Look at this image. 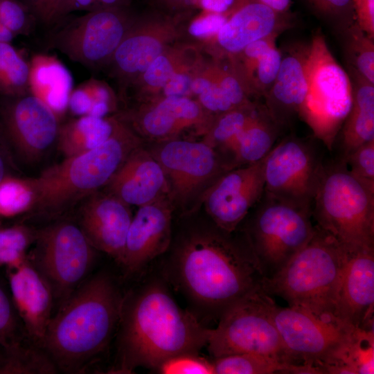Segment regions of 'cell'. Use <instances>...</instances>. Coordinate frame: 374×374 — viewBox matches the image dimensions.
I'll use <instances>...</instances> for the list:
<instances>
[{"mask_svg":"<svg viewBox=\"0 0 374 374\" xmlns=\"http://www.w3.org/2000/svg\"><path fill=\"white\" fill-rule=\"evenodd\" d=\"M115 106L111 89L98 80L91 78L72 90L68 109L75 116L103 118Z\"/></svg>","mask_w":374,"mask_h":374,"instance_id":"obj_34","label":"cell"},{"mask_svg":"<svg viewBox=\"0 0 374 374\" xmlns=\"http://www.w3.org/2000/svg\"><path fill=\"white\" fill-rule=\"evenodd\" d=\"M29 63L10 44L0 43V94L15 97L29 93Z\"/></svg>","mask_w":374,"mask_h":374,"instance_id":"obj_35","label":"cell"},{"mask_svg":"<svg viewBox=\"0 0 374 374\" xmlns=\"http://www.w3.org/2000/svg\"><path fill=\"white\" fill-rule=\"evenodd\" d=\"M175 73L170 60L160 55L143 72V80L151 87H163Z\"/></svg>","mask_w":374,"mask_h":374,"instance_id":"obj_45","label":"cell"},{"mask_svg":"<svg viewBox=\"0 0 374 374\" xmlns=\"http://www.w3.org/2000/svg\"><path fill=\"white\" fill-rule=\"evenodd\" d=\"M7 176H8L7 162L0 150V181Z\"/></svg>","mask_w":374,"mask_h":374,"instance_id":"obj_57","label":"cell"},{"mask_svg":"<svg viewBox=\"0 0 374 374\" xmlns=\"http://www.w3.org/2000/svg\"><path fill=\"white\" fill-rule=\"evenodd\" d=\"M123 299L114 280L99 274L60 305L42 344L58 370L82 373L104 350L118 325Z\"/></svg>","mask_w":374,"mask_h":374,"instance_id":"obj_3","label":"cell"},{"mask_svg":"<svg viewBox=\"0 0 374 374\" xmlns=\"http://www.w3.org/2000/svg\"><path fill=\"white\" fill-rule=\"evenodd\" d=\"M103 191L129 206H141L168 197L163 168L143 145L128 156Z\"/></svg>","mask_w":374,"mask_h":374,"instance_id":"obj_22","label":"cell"},{"mask_svg":"<svg viewBox=\"0 0 374 374\" xmlns=\"http://www.w3.org/2000/svg\"><path fill=\"white\" fill-rule=\"evenodd\" d=\"M233 2V0H201L204 8L219 14L226 11Z\"/></svg>","mask_w":374,"mask_h":374,"instance_id":"obj_53","label":"cell"},{"mask_svg":"<svg viewBox=\"0 0 374 374\" xmlns=\"http://www.w3.org/2000/svg\"><path fill=\"white\" fill-rule=\"evenodd\" d=\"M374 248L347 251L335 317L344 326L373 328Z\"/></svg>","mask_w":374,"mask_h":374,"instance_id":"obj_19","label":"cell"},{"mask_svg":"<svg viewBox=\"0 0 374 374\" xmlns=\"http://www.w3.org/2000/svg\"><path fill=\"white\" fill-rule=\"evenodd\" d=\"M11 298L26 334L42 347L52 317L53 296L51 289L27 258L7 267Z\"/></svg>","mask_w":374,"mask_h":374,"instance_id":"obj_20","label":"cell"},{"mask_svg":"<svg viewBox=\"0 0 374 374\" xmlns=\"http://www.w3.org/2000/svg\"><path fill=\"white\" fill-rule=\"evenodd\" d=\"M6 98L0 109L2 132L21 158L36 161L56 142L58 117L30 93Z\"/></svg>","mask_w":374,"mask_h":374,"instance_id":"obj_15","label":"cell"},{"mask_svg":"<svg viewBox=\"0 0 374 374\" xmlns=\"http://www.w3.org/2000/svg\"><path fill=\"white\" fill-rule=\"evenodd\" d=\"M28 90L58 117L68 109L73 78L69 69L57 57L37 54L29 62Z\"/></svg>","mask_w":374,"mask_h":374,"instance_id":"obj_24","label":"cell"},{"mask_svg":"<svg viewBox=\"0 0 374 374\" xmlns=\"http://www.w3.org/2000/svg\"><path fill=\"white\" fill-rule=\"evenodd\" d=\"M357 80L355 89H352V103L342 129L341 159L374 141V87L359 76Z\"/></svg>","mask_w":374,"mask_h":374,"instance_id":"obj_27","label":"cell"},{"mask_svg":"<svg viewBox=\"0 0 374 374\" xmlns=\"http://www.w3.org/2000/svg\"><path fill=\"white\" fill-rule=\"evenodd\" d=\"M312 215L346 251L374 248V189L353 176L340 158L323 167Z\"/></svg>","mask_w":374,"mask_h":374,"instance_id":"obj_6","label":"cell"},{"mask_svg":"<svg viewBox=\"0 0 374 374\" xmlns=\"http://www.w3.org/2000/svg\"><path fill=\"white\" fill-rule=\"evenodd\" d=\"M102 8L116 7L123 0H98Z\"/></svg>","mask_w":374,"mask_h":374,"instance_id":"obj_58","label":"cell"},{"mask_svg":"<svg viewBox=\"0 0 374 374\" xmlns=\"http://www.w3.org/2000/svg\"><path fill=\"white\" fill-rule=\"evenodd\" d=\"M120 121L105 117L79 116L60 125L57 147L65 158L89 151L109 139Z\"/></svg>","mask_w":374,"mask_h":374,"instance_id":"obj_28","label":"cell"},{"mask_svg":"<svg viewBox=\"0 0 374 374\" xmlns=\"http://www.w3.org/2000/svg\"><path fill=\"white\" fill-rule=\"evenodd\" d=\"M341 159L353 176L374 189V141L358 147Z\"/></svg>","mask_w":374,"mask_h":374,"instance_id":"obj_40","label":"cell"},{"mask_svg":"<svg viewBox=\"0 0 374 374\" xmlns=\"http://www.w3.org/2000/svg\"><path fill=\"white\" fill-rule=\"evenodd\" d=\"M156 369L163 374H214L213 362L194 353L171 357L159 364Z\"/></svg>","mask_w":374,"mask_h":374,"instance_id":"obj_39","label":"cell"},{"mask_svg":"<svg viewBox=\"0 0 374 374\" xmlns=\"http://www.w3.org/2000/svg\"><path fill=\"white\" fill-rule=\"evenodd\" d=\"M31 17H34L25 4L17 0H0V22L15 35L29 33Z\"/></svg>","mask_w":374,"mask_h":374,"instance_id":"obj_42","label":"cell"},{"mask_svg":"<svg viewBox=\"0 0 374 374\" xmlns=\"http://www.w3.org/2000/svg\"><path fill=\"white\" fill-rule=\"evenodd\" d=\"M199 210L180 217L163 269L193 305L218 319L231 305L264 289L265 278L241 224L227 231Z\"/></svg>","mask_w":374,"mask_h":374,"instance_id":"obj_1","label":"cell"},{"mask_svg":"<svg viewBox=\"0 0 374 374\" xmlns=\"http://www.w3.org/2000/svg\"><path fill=\"white\" fill-rule=\"evenodd\" d=\"M143 145L142 138L121 121L111 137L99 146L65 158L30 179L35 193L33 208L48 215L58 214L99 191L128 156Z\"/></svg>","mask_w":374,"mask_h":374,"instance_id":"obj_4","label":"cell"},{"mask_svg":"<svg viewBox=\"0 0 374 374\" xmlns=\"http://www.w3.org/2000/svg\"><path fill=\"white\" fill-rule=\"evenodd\" d=\"M36 232L21 225L0 229V266L9 267L24 260Z\"/></svg>","mask_w":374,"mask_h":374,"instance_id":"obj_37","label":"cell"},{"mask_svg":"<svg viewBox=\"0 0 374 374\" xmlns=\"http://www.w3.org/2000/svg\"><path fill=\"white\" fill-rule=\"evenodd\" d=\"M35 193L30 179L7 176L0 181V215L13 217L33 209Z\"/></svg>","mask_w":374,"mask_h":374,"instance_id":"obj_36","label":"cell"},{"mask_svg":"<svg viewBox=\"0 0 374 374\" xmlns=\"http://www.w3.org/2000/svg\"><path fill=\"white\" fill-rule=\"evenodd\" d=\"M278 126L266 109H260L224 153L232 168L251 164L265 157L275 145Z\"/></svg>","mask_w":374,"mask_h":374,"instance_id":"obj_26","label":"cell"},{"mask_svg":"<svg viewBox=\"0 0 374 374\" xmlns=\"http://www.w3.org/2000/svg\"><path fill=\"white\" fill-rule=\"evenodd\" d=\"M84 199L78 226L96 250L106 253L121 265L133 217L130 206L104 191H97Z\"/></svg>","mask_w":374,"mask_h":374,"instance_id":"obj_18","label":"cell"},{"mask_svg":"<svg viewBox=\"0 0 374 374\" xmlns=\"http://www.w3.org/2000/svg\"><path fill=\"white\" fill-rule=\"evenodd\" d=\"M130 119L136 132L156 143L179 139L190 127H197L204 136L214 118L187 97L170 96L141 108Z\"/></svg>","mask_w":374,"mask_h":374,"instance_id":"obj_21","label":"cell"},{"mask_svg":"<svg viewBox=\"0 0 374 374\" xmlns=\"http://www.w3.org/2000/svg\"><path fill=\"white\" fill-rule=\"evenodd\" d=\"M174 213L168 197L139 206L129 226L121 264L128 273L138 271L167 251Z\"/></svg>","mask_w":374,"mask_h":374,"instance_id":"obj_17","label":"cell"},{"mask_svg":"<svg viewBox=\"0 0 374 374\" xmlns=\"http://www.w3.org/2000/svg\"><path fill=\"white\" fill-rule=\"evenodd\" d=\"M3 348L0 345V362L2 358Z\"/></svg>","mask_w":374,"mask_h":374,"instance_id":"obj_60","label":"cell"},{"mask_svg":"<svg viewBox=\"0 0 374 374\" xmlns=\"http://www.w3.org/2000/svg\"><path fill=\"white\" fill-rule=\"evenodd\" d=\"M240 224L265 278L276 274L312 238V211L265 192Z\"/></svg>","mask_w":374,"mask_h":374,"instance_id":"obj_7","label":"cell"},{"mask_svg":"<svg viewBox=\"0 0 374 374\" xmlns=\"http://www.w3.org/2000/svg\"><path fill=\"white\" fill-rule=\"evenodd\" d=\"M100 8L98 0H57L52 14L51 24L64 19L72 12H90Z\"/></svg>","mask_w":374,"mask_h":374,"instance_id":"obj_46","label":"cell"},{"mask_svg":"<svg viewBox=\"0 0 374 374\" xmlns=\"http://www.w3.org/2000/svg\"><path fill=\"white\" fill-rule=\"evenodd\" d=\"M163 50L157 38L139 32L128 30L111 60L118 73L132 77L143 73Z\"/></svg>","mask_w":374,"mask_h":374,"instance_id":"obj_31","label":"cell"},{"mask_svg":"<svg viewBox=\"0 0 374 374\" xmlns=\"http://www.w3.org/2000/svg\"><path fill=\"white\" fill-rule=\"evenodd\" d=\"M276 26L274 11L262 3L249 4L217 33L219 44L231 53L242 51L249 44L271 35Z\"/></svg>","mask_w":374,"mask_h":374,"instance_id":"obj_25","label":"cell"},{"mask_svg":"<svg viewBox=\"0 0 374 374\" xmlns=\"http://www.w3.org/2000/svg\"><path fill=\"white\" fill-rule=\"evenodd\" d=\"M262 3L271 9L278 11L285 10L290 3V0H260Z\"/></svg>","mask_w":374,"mask_h":374,"instance_id":"obj_55","label":"cell"},{"mask_svg":"<svg viewBox=\"0 0 374 374\" xmlns=\"http://www.w3.org/2000/svg\"><path fill=\"white\" fill-rule=\"evenodd\" d=\"M147 148L163 168L168 198L179 217L201 209L209 188L233 169L222 154L203 141L177 139Z\"/></svg>","mask_w":374,"mask_h":374,"instance_id":"obj_8","label":"cell"},{"mask_svg":"<svg viewBox=\"0 0 374 374\" xmlns=\"http://www.w3.org/2000/svg\"><path fill=\"white\" fill-rule=\"evenodd\" d=\"M57 0H26L25 5L35 19L51 24V17Z\"/></svg>","mask_w":374,"mask_h":374,"instance_id":"obj_49","label":"cell"},{"mask_svg":"<svg viewBox=\"0 0 374 374\" xmlns=\"http://www.w3.org/2000/svg\"><path fill=\"white\" fill-rule=\"evenodd\" d=\"M31 264L62 305L84 280L95 259V249L78 223L62 221L36 232Z\"/></svg>","mask_w":374,"mask_h":374,"instance_id":"obj_10","label":"cell"},{"mask_svg":"<svg viewBox=\"0 0 374 374\" xmlns=\"http://www.w3.org/2000/svg\"><path fill=\"white\" fill-rule=\"evenodd\" d=\"M128 30L129 20L123 11L100 8L63 24L50 44L71 60L93 67L111 60Z\"/></svg>","mask_w":374,"mask_h":374,"instance_id":"obj_13","label":"cell"},{"mask_svg":"<svg viewBox=\"0 0 374 374\" xmlns=\"http://www.w3.org/2000/svg\"><path fill=\"white\" fill-rule=\"evenodd\" d=\"M274 45L271 35L249 44L242 51L246 57L256 63Z\"/></svg>","mask_w":374,"mask_h":374,"instance_id":"obj_52","label":"cell"},{"mask_svg":"<svg viewBox=\"0 0 374 374\" xmlns=\"http://www.w3.org/2000/svg\"><path fill=\"white\" fill-rule=\"evenodd\" d=\"M16 36L8 28L0 22V43H10Z\"/></svg>","mask_w":374,"mask_h":374,"instance_id":"obj_56","label":"cell"},{"mask_svg":"<svg viewBox=\"0 0 374 374\" xmlns=\"http://www.w3.org/2000/svg\"><path fill=\"white\" fill-rule=\"evenodd\" d=\"M274 300L258 290L229 307L211 328L206 345L213 358L240 353H257L296 364L285 350L274 323Z\"/></svg>","mask_w":374,"mask_h":374,"instance_id":"obj_9","label":"cell"},{"mask_svg":"<svg viewBox=\"0 0 374 374\" xmlns=\"http://www.w3.org/2000/svg\"><path fill=\"white\" fill-rule=\"evenodd\" d=\"M214 374H320L310 365L292 364L257 353H240L213 358Z\"/></svg>","mask_w":374,"mask_h":374,"instance_id":"obj_30","label":"cell"},{"mask_svg":"<svg viewBox=\"0 0 374 374\" xmlns=\"http://www.w3.org/2000/svg\"><path fill=\"white\" fill-rule=\"evenodd\" d=\"M280 51L274 45L253 64L260 89L267 93L274 82L282 62Z\"/></svg>","mask_w":374,"mask_h":374,"instance_id":"obj_43","label":"cell"},{"mask_svg":"<svg viewBox=\"0 0 374 374\" xmlns=\"http://www.w3.org/2000/svg\"><path fill=\"white\" fill-rule=\"evenodd\" d=\"M346 258L347 251L316 225L310 241L276 274L264 278V289L289 305L340 323L335 311Z\"/></svg>","mask_w":374,"mask_h":374,"instance_id":"obj_5","label":"cell"},{"mask_svg":"<svg viewBox=\"0 0 374 374\" xmlns=\"http://www.w3.org/2000/svg\"><path fill=\"white\" fill-rule=\"evenodd\" d=\"M212 82L209 80L197 78L194 80L191 81L190 84V91L197 95H199L203 93L209 86L211 84Z\"/></svg>","mask_w":374,"mask_h":374,"instance_id":"obj_54","label":"cell"},{"mask_svg":"<svg viewBox=\"0 0 374 374\" xmlns=\"http://www.w3.org/2000/svg\"><path fill=\"white\" fill-rule=\"evenodd\" d=\"M361 30L371 38L374 36V0H359Z\"/></svg>","mask_w":374,"mask_h":374,"instance_id":"obj_51","label":"cell"},{"mask_svg":"<svg viewBox=\"0 0 374 374\" xmlns=\"http://www.w3.org/2000/svg\"><path fill=\"white\" fill-rule=\"evenodd\" d=\"M191 80L184 73H175L163 87L166 97L186 96L190 91Z\"/></svg>","mask_w":374,"mask_h":374,"instance_id":"obj_50","label":"cell"},{"mask_svg":"<svg viewBox=\"0 0 374 374\" xmlns=\"http://www.w3.org/2000/svg\"><path fill=\"white\" fill-rule=\"evenodd\" d=\"M308 86L304 54H292L282 59L277 76L266 93L268 114L278 125L288 123L300 112Z\"/></svg>","mask_w":374,"mask_h":374,"instance_id":"obj_23","label":"cell"},{"mask_svg":"<svg viewBox=\"0 0 374 374\" xmlns=\"http://www.w3.org/2000/svg\"><path fill=\"white\" fill-rule=\"evenodd\" d=\"M259 111L248 103L217 116L202 141L224 157L230 145Z\"/></svg>","mask_w":374,"mask_h":374,"instance_id":"obj_33","label":"cell"},{"mask_svg":"<svg viewBox=\"0 0 374 374\" xmlns=\"http://www.w3.org/2000/svg\"><path fill=\"white\" fill-rule=\"evenodd\" d=\"M353 34L351 47L356 75L369 83H374V47L372 38L362 30Z\"/></svg>","mask_w":374,"mask_h":374,"instance_id":"obj_41","label":"cell"},{"mask_svg":"<svg viewBox=\"0 0 374 374\" xmlns=\"http://www.w3.org/2000/svg\"><path fill=\"white\" fill-rule=\"evenodd\" d=\"M11 296L0 284V345L10 348L24 340Z\"/></svg>","mask_w":374,"mask_h":374,"instance_id":"obj_38","label":"cell"},{"mask_svg":"<svg viewBox=\"0 0 374 374\" xmlns=\"http://www.w3.org/2000/svg\"><path fill=\"white\" fill-rule=\"evenodd\" d=\"M113 373L156 368L177 355L198 353L211 328L180 308L164 285L151 282L123 299Z\"/></svg>","mask_w":374,"mask_h":374,"instance_id":"obj_2","label":"cell"},{"mask_svg":"<svg viewBox=\"0 0 374 374\" xmlns=\"http://www.w3.org/2000/svg\"><path fill=\"white\" fill-rule=\"evenodd\" d=\"M218 83L234 107L249 103L242 87L233 76L226 75Z\"/></svg>","mask_w":374,"mask_h":374,"instance_id":"obj_48","label":"cell"},{"mask_svg":"<svg viewBox=\"0 0 374 374\" xmlns=\"http://www.w3.org/2000/svg\"><path fill=\"white\" fill-rule=\"evenodd\" d=\"M320 369L322 374H373L374 330L353 328L346 341Z\"/></svg>","mask_w":374,"mask_h":374,"instance_id":"obj_29","label":"cell"},{"mask_svg":"<svg viewBox=\"0 0 374 374\" xmlns=\"http://www.w3.org/2000/svg\"><path fill=\"white\" fill-rule=\"evenodd\" d=\"M226 21V19L221 14H210L194 21L189 28V32L196 37H206L217 34Z\"/></svg>","mask_w":374,"mask_h":374,"instance_id":"obj_47","label":"cell"},{"mask_svg":"<svg viewBox=\"0 0 374 374\" xmlns=\"http://www.w3.org/2000/svg\"><path fill=\"white\" fill-rule=\"evenodd\" d=\"M323 167L310 143L287 137L266 157L265 192L312 211Z\"/></svg>","mask_w":374,"mask_h":374,"instance_id":"obj_12","label":"cell"},{"mask_svg":"<svg viewBox=\"0 0 374 374\" xmlns=\"http://www.w3.org/2000/svg\"><path fill=\"white\" fill-rule=\"evenodd\" d=\"M332 5L337 7H342L348 4L350 0H324Z\"/></svg>","mask_w":374,"mask_h":374,"instance_id":"obj_59","label":"cell"},{"mask_svg":"<svg viewBox=\"0 0 374 374\" xmlns=\"http://www.w3.org/2000/svg\"><path fill=\"white\" fill-rule=\"evenodd\" d=\"M200 105L206 111L215 114V118L234 108L218 82H212L199 95Z\"/></svg>","mask_w":374,"mask_h":374,"instance_id":"obj_44","label":"cell"},{"mask_svg":"<svg viewBox=\"0 0 374 374\" xmlns=\"http://www.w3.org/2000/svg\"><path fill=\"white\" fill-rule=\"evenodd\" d=\"M57 371L49 355L37 344H28L23 340L3 348L0 373L52 374Z\"/></svg>","mask_w":374,"mask_h":374,"instance_id":"obj_32","label":"cell"},{"mask_svg":"<svg viewBox=\"0 0 374 374\" xmlns=\"http://www.w3.org/2000/svg\"><path fill=\"white\" fill-rule=\"evenodd\" d=\"M304 65L308 90L300 112L315 132L332 134L351 106L349 77L321 35L314 37L304 53Z\"/></svg>","mask_w":374,"mask_h":374,"instance_id":"obj_11","label":"cell"},{"mask_svg":"<svg viewBox=\"0 0 374 374\" xmlns=\"http://www.w3.org/2000/svg\"><path fill=\"white\" fill-rule=\"evenodd\" d=\"M271 317L283 344L296 364L317 368L326 363L354 328L323 319L297 305L280 307L273 301Z\"/></svg>","mask_w":374,"mask_h":374,"instance_id":"obj_14","label":"cell"},{"mask_svg":"<svg viewBox=\"0 0 374 374\" xmlns=\"http://www.w3.org/2000/svg\"><path fill=\"white\" fill-rule=\"evenodd\" d=\"M266 157L227 171L209 188L202 207L217 226L235 231L260 199L265 190Z\"/></svg>","mask_w":374,"mask_h":374,"instance_id":"obj_16","label":"cell"}]
</instances>
